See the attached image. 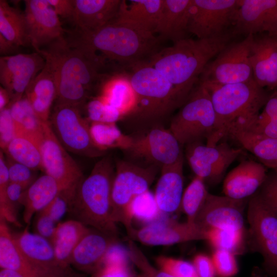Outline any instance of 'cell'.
Segmentation results:
<instances>
[{
  "mask_svg": "<svg viewBox=\"0 0 277 277\" xmlns=\"http://www.w3.org/2000/svg\"><path fill=\"white\" fill-rule=\"evenodd\" d=\"M234 36L230 30L210 38H186L158 50L147 61L171 83L182 106L198 84L206 66Z\"/></svg>",
  "mask_w": 277,
  "mask_h": 277,
  "instance_id": "6da1fadb",
  "label": "cell"
},
{
  "mask_svg": "<svg viewBox=\"0 0 277 277\" xmlns=\"http://www.w3.org/2000/svg\"><path fill=\"white\" fill-rule=\"evenodd\" d=\"M69 45L103 66L106 60L130 67L147 60L156 52L161 40L153 33L142 31L113 19L94 31L75 30L66 38Z\"/></svg>",
  "mask_w": 277,
  "mask_h": 277,
  "instance_id": "7a4b0ae2",
  "label": "cell"
},
{
  "mask_svg": "<svg viewBox=\"0 0 277 277\" xmlns=\"http://www.w3.org/2000/svg\"><path fill=\"white\" fill-rule=\"evenodd\" d=\"M48 60L54 70L57 86L55 105L80 107L103 78L102 68L80 49L71 46L65 37L37 51Z\"/></svg>",
  "mask_w": 277,
  "mask_h": 277,
  "instance_id": "3957f363",
  "label": "cell"
},
{
  "mask_svg": "<svg viewBox=\"0 0 277 277\" xmlns=\"http://www.w3.org/2000/svg\"><path fill=\"white\" fill-rule=\"evenodd\" d=\"M115 172L109 156L98 161L90 174L76 185L68 212L85 226L117 238L111 201Z\"/></svg>",
  "mask_w": 277,
  "mask_h": 277,
  "instance_id": "277c9868",
  "label": "cell"
},
{
  "mask_svg": "<svg viewBox=\"0 0 277 277\" xmlns=\"http://www.w3.org/2000/svg\"><path fill=\"white\" fill-rule=\"evenodd\" d=\"M130 67L129 76L137 103L134 111L124 119L137 128L159 126L173 110L182 106L175 90L147 60Z\"/></svg>",
  "mask_w": 277,
  "mask_h": 277,
  "instance_id": "5b68a950",
  "label": "cell"
},
{
  "mask_svg": "<svg viewBox=\"0 0 277 277\" xmlns=\"http://www.w3.org/2000/svg\"><path fill=\"white\" fill-rule=\"evenodd\" d=\"M201 84L210 92L215 115L214 133L206 142L208 146L216 145L227 136L232 125L258 115L270 95L254 80L223 85Z\"/></svg>",
  "mask_w": 277,
  "mask_h": 277,
  "instance_id": "8992f818",
  "label": "cell"
},
{
  "mask_svg": "<svg viewBox=\"0 0 277 277\" xmlns=\"http://www.w3.org/2000/svg\"><path fill=\"white\" fill-rule=\"evenodd\" d=\"M215 115L208 90L199 83L171 120L169 130L182 146L207 142L215 128Z\"/></svg>",
  "mask_w": 277,
  "mask_h": 277,
  "instance_id": "52a82bcc",
  "label": "cell"
},
{
  "mask_svg": "<svg viewBox=\"0 0 277 277\" xmlns=\"http://www.w3.org/2000/svg\"><path fill=\"white\" fill-rule=\"evenodd\" d=\"M115 166L111 191L113 219L116 223L122 224L129 234L133 229L129 205L134 197L149 190L157 169L153 165L144 167L124 160L117 161Z\"/></svg>",
  "mask_w": 277,
  "mask_h": 277,
  "instance_id": "ba28073f",
  "label": "cell"
},
{
  "mask_svg": "<svg viewBox=\"0 0 277 277\" xmlns=\"http://www.w3.org/2000/svg\"><path fill=\"white\" fill-rule=\"evenodd\" d=\"M254 37L249 34L244 39L227 45L206 66L199 83L223 85L253 80L250 53Z\"/></svg>",
  "mask_w": 277,
  "mask_h": 277,
  "instance_id": "9c48e42d",
  "label": "cell"
},
{
  "mask_svg": "<svg viewBox=\"0 0 277 277\" xmlns=\"http://www.w3.org/2000/svg\"><path fill=\"white\" fill-rule=\"evenodd\" d=\"M247 219L252 248L262 255L265 271L277 277V215L257 193L249 201Z\"/></svg>",
  "mask_w": 277,
  "mask_h": 277,
  "instance_id": "30bf717a",
  "label": "cell"
},
{
  "mask_svg": "<svg viewBox=\"0 0 277 277\" xmlns=\"http://www.w3.org/2000/svg\"><path fill=\"white\" fill-rule=\"evenodd\" d=\"M50 123L67 150L88 157H97L105 153L94 143L88 121L82 116L79 107L55 105Z\"/></svg>",
  "mask_w": 277,
  "mask_h": 277,
  "instance_id": "8fae6325",
  "label": "cell"
},
{
  "mask_svg": "<svg viewBox=\"0 0 277 277\" xmlns=\"http://www.w3.org/2000/svg\"><path fill=\"white\" fill-rule=\"evenodd\" d=\"M240 0H191L188 32L197 38L220 36L232 26Z\"/></svg>",
  "mask_w": 277,
  "mask_h": 277,
  "instance_id": "7c38bea8",
  "label": "cell"
},
{
  "mask_svg": "<svg viewBox=\"0 0 277 277\" xmlns=\"http://www.w3.org/2000/svg\"><path fill=\"white\" fill-rule=\"evenodd\" d=\"M185 146L186 158L195 176L212 184L223 179L229 166L243 152L226 142L208 146L203 142H196Z\"/></svg>",
  "mask_w": 277,
  "mask_h": 277,
  "instance_id": "4fadbf2b",
  "label": "cell"
},
{
  "mask_svg": "<svg viewBox=\"0 0 277 277\" xmlns=\"http://www.w3.org/2000/svg\"><path fill=\"white\" fill-rule=\"evenodd\" d=\"M43 128L42 170L67 188L74 187L84 177L81 168L58 140L49 121L43 123Z\"/></svg>",
  "mask_w": 277,
  "mask_h": 277,
  "instance_id": "5bb4252c",
  "label": "cell"
},
{
  "mask_svg": "<svg viewBox=\"0 0 277 277\" xmlns=\"http://www.w3.org/2000/svg\"><path fill=\"white\" fill-rule=\"evenodd\" d=\"M182 146L169 129L159 126L142 136L133 137L131 147L126 151L133 157L142 159L150 165L162 168L184 156Z\"/></svg>",
  "mask_w": 277,
  "mask_h": 277,
  "instance_id": "9a60e30c",
  "label": "cell"
},
{
  "mask_svg": "<svg viewBox=\"0 0 277 277\" xmlns=\"http://www.w3.org/2000/svg\"><path fill=\"white\" fill-rule=\"evenodd\" d=\"M46 60L36 52L18 53L0 57V82L8 92L10 103L22 98L37 75L44 68Z\"/></svg>",
  "mask_w": 277,
  "mask_h": 277,
  "instance_id": "2e32d148",
  "label": "cell"
},
{
  "mask_svg": "<svg viewBox=\"0 0 277 277\" xmlns=\"http://www.w3.org/2000/svg\"><path fill=\"white\" fill-rule=\"evenodd\" d=\"M24 2L28 39L36 52L64 37L59 17L47 0Z\"/></svg>",
  "mask_w": 277,
  "mask_h": 277,
  "instance_id": "e0dca14e",
  "label": "cell"
},
{
  "mask_svg": "<svg viewBox=\"0 0 277 277\" xmlns=\"http://www.w3.org/2000/svg\"><path fill=\"white\" fill-rule=\"evenodd\" d=\"M232 26L235 35L266 32L277 36V0H240Z\"/></svg>",
  "mask_w": 277,
  "mask_h": 277,
  "instance_id": "ac0fdd59",
  "label": "cell"
},
{
  "mask_svg": "<svg viewBox=\"0 0 277 277\" xmlns=\"http://www.w3.org/2000/svg\"><path fill=\"white\" fill-rule=\"evenodd\" d=\"M132 239L149 246H166L195 240H207V231L194 223L174 221L154 222L129 234Z\"/></svg>",
  "mask_w": 277,
  "mask_h": 277,
  "instance_id": "d6986e66",
  "label": "cell"
},
{
  "mask_svg": "<svg viewBox=\"0 0 277 277\" xmlns=\"http://www.w3.org/2000/svg\"><path fill=\"white\" fill-rule=\"evenodd\" d=\"M245 201L209 193L194 223L207 231L213 228L244 230Z\"/></svg>",
  "mask_w": 277,
  "mask_h": 277,
  "instance_id": "ffe728a7",
  "label": "cell"
},
{
  "mask_svg": "<svg viewBox=\"0 0 277 277\" xmlns=\"http://www.w3.org/2000/svg\"><path fill=\"white\" fill-rule=\"evenodd\" d=\"M14 237L26 260L42 277L61 276L66 269L58 265L49 240L30 232L28 226Z\"/></svg>",
  "mask_w": 277,
  "mask_h": 277,
  "instance_id": "44dd1931",
  "label": "cell"
},
{
  "mask_svg": "<svg viewBox=\"0 0 277 277\" xmlns=\"http://www.w3.org/2000/svg\"><path fill=\"white\" fill-rule=\"evenodd\" d=\"M116 242V237L90 229L75 248L71 266L82 273L94 274L102 267L109 248Z\"/></svg>",
  "mask_w": 277,
  "mask_h": 277,
  "instance_id": "7402d4cb",
  "label": "cell"
},
{
  "mask_svg": "<svg viewBox=\"0 0 277 277\" xmlns=\"http://www.w3.org/2000/svg\"><path fill=\"white\" fill-rule=\"evenodd\" d=\"M267 176L265 166L253 160H244L225 177L223 192L235 200H245L261 187Z\"/></svg>",
  "mask_w": 277,
  "mask_h": 277,
  "instance_id": "603a6c76",
  "label": "cell"
},
{
  "mask_svg": "<svg viewBox=\"0 0 277 277\" xmlns=\"http://www.w3.org/2000/svg\"><path fill=\"white\" fill-rule=\"evenodd\" d=\"M250 61L254 80L261 87L277 88L276 36L266 34L253 40Z\"/></svg>",
  "mask_w": 277,
  "mask_h": 277,
  "instance_id": "cb8c5ba5",
  "label": "cell"
},
{
  "mask_svg": "<svg viewBox=\"0 0 277 277\" xmlns=\"http://www.w3.org/2000/svg\"><path fill=\"white\" fill-rule=\"evenodd\" d=\"M122 0H73L71 21L76 30L83 32L97 30L116 17Z\"/></svg>",
  "mask_w": 277,
  "mask_h": 277,
  "instance_id": "d4e9b609",
  "label": "cell"
},
{
  "mask_svg": "<svg viewBox=\"0 0 277 277\" xmlns=\"http://www.w3.org/2000/svg\"><path fill=\"white\" fill-rule=\"evenodd\" d=\"M184 156L176 163L161 168L154 197L161 212L171 213L180 209L184 192Z\"/></svg>",
  "mask_w": 277,
  "mask_h": 277,
  "instance_id": "484cf974",
  "label": "cell"
},
{
  "mask_svg": "<svg viewBox=\"0 0 277 277\" xmlns=\"http://www.w3.org/2000/svg\"><path fill=\"white\" fill-rule=\"evenodd\" d=\"M45 60L44 68L29 84L24 95L43 122H49L51 107L57 94L54 70L50 62Z\"/></svg>",
  "mask_w": 277,
  "mask_h": 277,
  "instance_id": "4316f807",
  "label": "cell"
},
{
  "mask_svg": "<svg viewBox=\"0 0 277 277\" xmlns=\"http://www.w3.org/2000/svg\"><path fill=\"white\" fill-rule=\"evenodd\" d=\"M163 0H122L115 22L155 34Z\"/></svg>",
  "mask_w": 277,
  "mask_h": 277,
  "instance_id": "83f0119b",
  "label": "cell"
},
{
  "mask_svg": "<svg viewBox=\"0 0 277 277\" xmlns=\"http://www.w3.org/2000/svg\"><path fill=\"white\" fill-rule=\"evenodd\" d=\"M191 0H163L154 33L161 40L173 43L186 38Z\"/></svg>",
  "mask_w": 277,
  "mask_h": 277,
  "instance_id": "f1b7e54d",
  "label": "cell"
},
{
  "mask_svg": "<svg viewBox=\"0 0 277 277\" xmlns=\"http://www.w3.org/2000/svg\"><path fill=\"white\" fill-rule=\"evenodd\" d=\"M67 189L69 188L47 174L37 178L25 190L22 197L21 205L24 206L25 223L29 224L35 214L45 208L57 195Z\"/></svg>",
  "mask_w": 277,
  "mask_h": 277,
  "instance_id": "f546056e",
  "label": "cell"
},
{
  "mask_svg": "<svg viewBox=\"0 0 277 277\" xmlns=\"http://www.w3.org/2000/svg\"><path fill=\"white\" fill-rule=\"evenodd\" d=\"M119 111L123 119L135 109L137 98L129 75L117 74L107 79L102 86L99 96Z\"/></svg>",
  "mask_w": 277,
  "mask_h": 277,
  "instance_id": "4dcf8cb0",
  "label": "cell"
},
{
  "mask_svg": "<svg viewBox=\"0 0 277 277\" xmlns=\"http://www.w3.org/2000/svg\"><path fill=\"white\" fill-rule=\"evenodd\" d=\"M227 135L235 140L265 167L277 169V139L253 133L236 125H232Z\"/></svg>",
  "mask_w": 277,
  "mask_h": 277,
  "instance_id": "1f68e13d",
  "label": "cell"
},
{
  "mask_svg": "<svg viewBox=\"0 0 277 277\" xmlns=\"http://www.w3.org/2000/svg\"><path fill=\"white\" fill-rule=\"evenodd\" d=\"M89 229L87 226L74 219L57 224L51 243L61 268L65 269L71 266L72 253Z\"/></svg>",
  "mask_w": 277,
  "mask_h": 277,
  "instance_id": "d6a6232c",
  "label": "cell"
},
{
  "mask_svg": "<svg viewBox=\"0 0 277 277\" xmlns=\"http://www.w3.org/2000/svg\"><path fill=\"white\" fill-rule=\"evenodd\" d=\"M0 267L16 271L25 277H42L26 260L3 219H0Z\"/></svg>",
  "mask_w": 277,
  "mask_h": 277,
  "instance_id": "836d02e7",
  "label": "cell"
},
{
  "mask_svg": "<svg viewBox=\"0 0 277 277\" xmlns=\"http://www.w3.org/2000/svg\"><path fill=\"white\" fill-rule=\"evenodd\" d=\"M42 136L18 133L4 150L13 160L36 171L42 169L41 145Z\"/></svg>",
  "mask_w": 277,
  "mask_h": 277,
  "instance_id": "e575fe53",
  "label": "cell"
},
{
  "mask_svg": "<svg viewBox=\"0 0 277 277\" xmlns=\"http://www.w3.org/2000/svg\"><path fill=\"white\" fill-rule=\"evenodd\" d=\"M0 35L17 48L30 45L24 12L5 0L0 1Z\"/></svg>",
  "mask_w": 277,
  "mask_h": 277,
  "instance_id": "d590c367",
  "label": "cell"
},
{
  "mask_svg": "<svg viewBox=\"0 0 277 277\" xmlns=\"http://www.w3.org/2000/svg\"><path fill=\"white\" fill-rule=\"evenodd\" d=\"M91 135L95 145L101 150L120 148L127 151L133 142V137L124 134L114 123L91 122Z\"/></svg>",
  "mask_w": 277,
  "mask_h": 277,
  "instance_id": "8d00e7d4",
  "label": "cell"
},
{
  "mask_svg": "<svg viewBox=\"0 0 277 277\" xmlns=\"http://www.w3.org/2000/svg\"><path fill=\"white\" fill-rule=\"evenodd\" d=\"M8 106L16 134L25 133L39 136L43 135L44 122L37 117L29 102L24 96L18 101L10 103Z\"/></svg>",
  "mask_w": 277,
  "mask_h": 277,
  "instance_id": "74e56055",
  "label": "cell"
},
{
  "mask_svg": "<svg viewBox=\"0 0 277 277\" xmlns=\"http://www.w3.org/2000/svg\"><path fill=\"white\" fill-rule=\"evenodd\" d=\"M209 193L203 180L195 176L184 191L181 203L187 222H194Z\"/></svg>",
  "mask_w": 277,
  "mask_h": 277,
  "instance_id": "f35d334b",
  "label": "cell"
},
{
  "mask_svg": "<svg viewBox=\"0 0 277 277\" xmlns=\"http://www.w3.org/2000/svg\"><path fill=\"white\" fill-rule=\"evenodd\" d=\"M207 241L215 248L242 254L245 248L244 230L229 228H213L207 231Z\"/></svg>",
  "mask_w": 277,
  "mask_h": 277,
  "instance_id": "ab89813d",
  "label": "cell"
},
{
  "mask_svg": "<svg viewBox=\"0 0 277 277\" xmlns=\"http://www.w3.org/2000/svg\"><path fill=\"white\" fill-rule=\"evenodd\" d=\"M159 212L154 194L149 190L134 197L129 207L132 220L136 218L143 221H151L157 217Z\"/></svg>",
  "mask_w": 277,
  "mask_h": 277,
  "instance_id": "60d3db41",
  "label": "cell"
},
{
  "mask_svg": "<svg viewBox=\"0 0 277 277\" xmlns=\"http://www.w3.org/2000/svg\"><path fill=\"white\" fill-rule=\"evenodd\" d=\"M87 111L88 120L91 122L115 123L123 120L119 111L104 102L99 96L89 102Z\"/></svg>",
  "mask_w": 277,
  "mask_h": 277,
  "instance_id": "b9f144b4",
  "label": "cell"
},
{
  "mask_svg": "<svg viewBox=\"0 0 277 277\" xmlns=\"http://www.w3.org/2000/svg\"><path fill=\"white\" fill-rule=\"evenodd\" d=\"M159 268L173 277H192L197 275L193 265L187 261L160 256L156 259Z\"/></svg>",
  "mask_w": 277,
  "mask_h": 277,
  "instance_id": "7bdbcfd3",
  "label": "cell"
},
{
  "mask_svg": "<svg viewBox=\"0 0 277 277\" xmlns=\"http://www.w3.org/2000/svg\"><path fill=\"white\" fill-rule=\"evenodd\" d=\"M129 258L142 273V277H173L161 269L154 267L132 241L129 242Z\"/></svg>",
  "mask_w": 277,
  "mask_h": 277,
  "instance_id": "ee69618b",
  "label": "cell"
},
{
  "mask_svg": "<svg viewBox=\"0 0 277 277\" xmlns=\"http://www.w3.org/2000/svg\"><path fill=\"white\" fill-rule=\"evenodd\" d=\"M212 260L217 277H233L239 271L235 255L223 250H215Z\"/></svg>",
  "mask_w": 277,
  "mask_h": 277,
  "instance_id": "f6af8a7d",
  "label": "cell"
},
{
  "mask_svg": "<svg viewBox=\"0 0 277 277\" xmlns=\"http://www.w3.org/2000/svg\"><path fill=\"white\" fill-rule=\"evenodd\" d=\"M77 185V184H76ZM76 186L62 191L43 210L56 224L69 211L71 199Z\"/></svg>",
  "mask_w": 277,
  "mask_h": 277,
  "instance_id": "bcb514c9",
  "label": "cell"
},
{
  "mask_svg": "<svg viewBox=\"0 0 277 277\" xmlns=\"http://www.w3.org/2000/svg\"><path fill=\"white\" fill-rule=\"evenodd\" d=\"M5 157L10 182L20 184L27 188L36 179L35 170L13 160L8 156Z\"/></svg>",
  "mask_w": 277,
  "mask_h": 277,
  "instance_id": "7dc6e473",
  "label": "cell"
},
{
  "mask_svg": "<svg viewBox=\"0 0 277 277\" xmlns=\"http://www.w3.org/2000/svg\"><path fill=\"white\" fill-rule=\"evenodd\" d=\"M258 193L267 206L277 215V173L268 175Z\"/></svg>",
  "mask_w": 277,
  "mask_h": 277,
  "instance_id": "c3c4849f",
  "label": "cell"
},
{
  "mask_svg": "<svg viewBox=\"0 0 277 277\" xmlns=\"http://www.w3.org/2000/svg\"><path fill=\"white\" fill-rule=\"evenodd\" d=\"M16 129L8 106L0 111V145L5 150L16 135Z\"/></svg>",
  "mask_w": 277,
  "mask_h": 277,
  "instance_id": "681fc988",
  "label": "cell"
},
{
  "mask_svg": "<svg viewBox=\"0 0 277 277\" xmlns=\"http://www.w3.org/2000/svg\"><path fill=\"white\" fill-rule=\"evenodd\" d=\"M57 224L47 214L43 211H41L36 214L34 219V233L47 239L51 242Z\"/></svg>",
  "mask_w": 277,
  "mask_h": 277,
  "instance_id": "f907efd6",
  "label": "cell"
},
{
  "mask_svg": "<svg viewBox=\"0 0 277 277\" xmlns=\"http://www.w3.org/2000/svg\"><path fill=\"white\" fill-rule=\"evenodd\" d=\"M129 257L127 252L117 242L112 244L108 250L104 258V266H127V259Z\"/></svg>",
  "mask_w": 277,
  "mask_h": 277,
  "instance_id": "816d5d0a",
  "label": "cell"
},
{
  "mask_svg": "<svg viewBox=\"0 0 277 277\" xmlns=\"http://www.w3.org/2000/svg\"><path fill=\"white\" fill-rule=\"evenodd\" d=\"M192 264L199 277H216L214 266L209 256L203 254H197Z\"/></svg>",
  "mask_w": 277,
  "mask_h": 277,
  "instance_id": "f5cc1de1",
  "label": "cell"
},
{
  "mask_svg": "<svg viewBox=\"0 0 277 277\" xmlns=\"http://www.w3.org/2000/svg\"><path fill=\"white\" fill-rule=\"evenodd\" d=\"M57 15L71 20L73 12V0H47Z\"/></svg>",
  "mask_w": 277,
  "mask_h": 277,
  "instance_id": "db71d44e",
  "label": "cell"
},
{
  "mask_svg": "<svg viewBox=\"0 0 277 277\" xmlns=\"http://www.w3.org/2000/svg\"><path fill=\"white\" fill-rule=\"evenodd\" d=\"M259 117L264 120H273L277 117V88L270 94Z\"/></svg>",
  "mask_w": 277,
  "mask_h": 277,
  "instance_id": "11a10c76",
  "label": "cell"
},
{
  "mask_svg": "<svg viewBox=\"0 0 277 277\" xmlns=\"http://www.w3.org/2000/svg\"><path fill=\"white\" fill-rule=\"evenodd\" d=\"M27 189L24 186L14 182H10L6 189V195L10 203L16 208L21 205L22 195Z\"/></svg>",
  "mask_w": 277,
  "mask_h": 277,
  "instance_id": "9f6ffc18",
  "label": "cell"
},
{
  "mask_svg": "<svg viewBox=\"0 0 277 277\" xmlns=\"http://www.w3.org/2000/svg\"><path fill=\"white\" fill-rule=\"evenodd\" d=\"M92 277H129L127 272L119 267L105 266L102 267Z\"/></svg>",
  "mask_w": 277,
  "mask_h": 277,
  "instance_id": "6f0895ef",
  "label": "cell"
},
{
  "mask_svg": "<svg viewBox=\"0 0 277 277\" xmlns=\"http://www.w3.org/2000/svg\"><path fill=\"white\" fill-rule=\"evenodd\" d=\"M18 48L0 35V53L1 56L11 55Z\"/></svg>",
  "mask_w": 277,
  "mask_h": 277,
  "instance_id": "680465c9",
  "label": "cell"
},
{
  "mask_svg": "<svg viewBox=\"0 0 277 277\" xmlns=\"http://www.w3.org/2000/svg\"><path fill=\"white\" fill-rule=\"evenodd\" d=\"M10 97L8 92L3 87H0V111L7 107L10 103Z\"/></svg>",
  "mask_w": 277,
  "mask_h": 277,
  "instance_id": "91938a15",
  "label": "cell"
},
{
  "mask_svg": "<svg viewBox=\"0 0 277 277\" xmlns=\"http://www.w3.org/2000/svg\"><path fill=\"white\" fill-rule=\"evenodd\" d=\"M60 277H87L83 273L76 271L71 267L66 268Z\"/></svg>",
  "mask_w": 277,
  "mask_h": 277,
  "instance_id": "94428289",
  "label": "cell"
},
{
  "mask_svg": "<svg viewBox=\"0 0 277 277\" xmlns=\"http://www.w3.org/2000/svg\"><path fill=\"white\" fill-rule=\"evenodd\" d=\"M0 277H25L21 273L11 269H1Z\"/></svg>",
  "mask_w": 277,
  "mask_h": 277,
  "instance_id": "6125c7cd",
  "label": "cell"
},
{
  "mask_svg": "<svg viewBox=\"0 0 277 277\" xmlns=\"http://www.w3.org/2000/svg\"><path fill=\"white\" fill-rule=\"evenodd\" d=\"M251 277H264V276L258 272H254V273L252 274Z\"/></svg>",
  "mask_w": 277,
  "mask_h": 277,
  "instance_id": "be15d7a7",
  "label": "cell"
},
{
  "mask_svg": "<svg viewBox=\"0 0 277 277\" xmlns=\"http://www.w3.org/2000/svg\"><path fill=\"white\" fill-rule=\"evenodd\" d=\"M192 277H199V276H198V275H196V276H192Z\"/></svg>",
  "mask_w": 277,
  "mask_h": 277,
  "instance_id": "e7e4bbea",
  "label": "cell"
},
{
  "mask_svg": "<svg viewBox=\"0 0 277 277\" xmlns=\"http://www.w3.org/2000/svg\"><path fill=\"white\" fill-rule=\"evenodd\" d=\"M274 171L277 173V169L274 170Z\"/></svg>",
  "mask_w": 277,
  "mask_h": 277,
  "instance_id": "03108f58",
  "label": "cell"
},
{
  "mask_svg": "<svg viewBox=\"0 0 277 277\" xmlns=\"http://www.w3.org/2000/svg\"><path fill=\"white\" fill-rule=\"evenodd\" d=\"M276 39H277V36H276Z\"/></svg>",
  "mask_w": 277,
  "mask_h": 277,
  "instance_id": "003e7915",
  "label": "cell"
}]
</instances>
